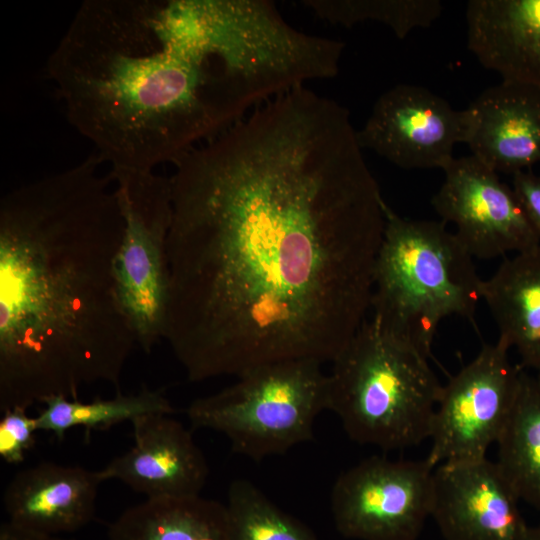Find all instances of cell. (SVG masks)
Instances as JSON below:
<instances>
[{
	"label": "cell",
	"instance_id": "cell-26",
	"mask_svg": "<svg viewBox=\"0 0 540 540\" xmlns=\"http://www.w3.org/2000/svg\"><path fill=\"white\" fill-rule=\"evenodd\" d=\"M523 540H540V523L529 527Z\"/></svg>",
	"mask_w": 540,
	"mask_h": 540
},
{
	"label": "cell",
	"instance_id": "cell-22",
	"mask_svg": "<svg viewBox=\"0 0 540 540\" xmlns=\"http://www.w3.org/2000/svg\"><path fill=\"white\" fill-rule=\"evenodd\" d=\"M303 4L332 24L351 27L374 21L400 39L417 28L430 27L442 12L438 0H307Z\"/></svg>",
	"mask_w": 540,
	"mask_h": 540
},
{
	"label": "cell",
	"instance_id": "cell-18",
	"mask_svg": "<svg viewBox=\"0 0 540 540\" xmlns=\"http://www.w3.org/2000/svg\"><path fill=\"white\" fill-rule=\"evenodd\" d=\"M108 540H230L225 504L198 496L147 498L108 527Z\"/></svg>",
	"mask_w": 540,
	"mask_h": 540
},
{
	"label": "cell",
	"instance_id": "cell-6",
	"mask_svg": "<svg viewBox=\"0 0 540 540\" xmlns=\"http://www.w3.org/2000/svg\"><path fill=\"white\" fill-rule=\"evenodd\" d=\"M314 360H289L240 375L186 409L192 427L223 434L235 453L255 461L284 454L313 437L327 410V374Z\"/></svg>",
	"mask_w": 540,
	"mask_h": 540
},
{
	"label": "cell",
	"instance_id": "cell-24",
	"mask_svg": "<svg viewBox=\"0 0 540 540\" xmlns=\"http://www.w3.org/2000/svg\"><path fill=\"white\" fill-rule=\"evenodd\" d=\"M512 188L528 219L540 233V176L531 170L512 175Z\"/></svg>",
	"mask_w": 540,
	"mask_h": 540
},
{
	"label": "cell",
	"instance_id": "cell-23",
	"mask_svg": "<svg viewBox=\"0 0 540 540\" xmlns=\"http://www.w3.org/2000/svg\"><path fill=\"white\" fill-rule=\"evenodd\" d=\"M27 411L14 407L4 411L0 420V456L8 464L23 462L26 452L35 444L37 420Z\"/></svg>",
	"mask_w": 540,
	"mask_h": 540
},
{
	"label": "cell",
	"instance_id": "cell-14",
	"mask_svg": "<svg viewBox=\"0 0 540 540\" xmlns=\"http://www.w3.org/2000/svg\"><path fill=\"white\" fill-rule=\"evenodd\" d=\"M463 111V143L487 167L514 175L540 163V89L502 80Z\"/></svg>",
	"mask_w": 540,
	"mask_h": 540
},
{
	"label": "cell",
	"instance_id": "cell-17",
	"mask_svg": "<svg viewBox=\"0 0 540 540\" xmlns=\"http://www.w3.org/2000/svg\"><path fill=\"white\" fill-rule=\"evenodd\" d=\"M481 299L519 366L540 371V245L506 258L482 280Z\"/></svg>",
	"mask_w": 540,
	"mask_h": 540
},
{
	"label": "cell",
	"instance_id": "cell-11",
	"mask_svg": "<svg viewBox=\"0 0 540 540\" xmlns=\"http://www.w3.org/2000/svg\"><path fill=\"white\" fill-rule=\"evenodd\" d=\"M464 131L463 110L424 87L398 84L376 100L357 138L400 168L444 170Z\"/></svg>",
	"mask_w": 540,
	"mask_h": 540
},
{
	"label": "cell",
	"instance_id": "cell-1",
	"mask_svg": "<svg viewBox=\"0 0 540 540\" xmlns=\"http://www.w3.org/2000/svg\"><path fill=\"white\" fill-rule=\"evenodd\" d=\"M174 165L164 340L188 379L332 362L370 309L387 204L349 111L300 86Z\"/></svg>",
	"mask_w": 540,
	"mask_h": 540
},
{
	"label": "cell",
	"instance_id": "cell-21",
	"mask_svg": "<svg viewBox=\"0 0 540 540\" xmlns=\"http://www.w3.org/2000/svg\"><path fill=\"white\" fill-rule=\"evenodd\" d=\"M225 506L230 540H319L248 480L236 479L230 484Z\"/></svg>",
	"mask_w": 540,
	"mask_h": 540
},
{
	"label": "cell",
	"instance_id": "cell-9",
	"mask_svg": "<svg viewBox=\"0 0 540 540\" xmlns=\"http://www.w3.org/2000/svg\"><path fill=\"white\" fill-rule=\"evenodd\" d=\"M434 467L372 456L342 472L330 494L338 532L354 540H417L431 516Z\"/></svg>",
	"mask_w": 540,
	"mask_h": 540
},
{
	"label": "cell",
	"instance_id": "cell-19",
	"mask_svg": "<svg viewBox=\"0 0 540 540\" xmlns=\"http://www.w3.org/2000/svg\"><path fill=\"white\" fill-rule=\"evenodd\" d=\"M497 444L499 470L519 500L540 511V384L525 370Z\"/></svg>",
	"mask_w": 540,
	"mask_h": 540
},
{
	"label": "cell",
	"instance_id": "cell-4",
	"mask_svg": "<svg viewBox=\"0 0 540 540\" xmlns=\"http://www.w3.org/2000/svg\"><path fill=\"white\" fill-rule=\"evenodd\" d=\"M473 259L442 220L402 217L386 204L371 318L429 358L442 320L474 323L482 279Z\"/></svg>",
	"mask_w": 540,
	"mask_h": 540
},
{
	"label": "cell",
	"instance_id": "cell-13",
	"mask_svg": "<svg viewBox=\"0 0 540 540\" xmlns=\"http://www.w3.org/2000/svg\"><path fill=\"white\" fill-rule=\"evenodd\" d=\"M133 446L99 470L103 481L115 479L147 498L198 496L209 468L190 431L166 414L131 421Z\"/></svg>",
	"mask_w": 540,
	"mask_h": 540
},
{
	"label": "cell",
	"instance_id": "cell-15",
	"mask_svg": "<svg viewBox=\"0 0 540 540\" xmlns=\"http://www.w3.org/2000/svg\"><path fill=\"white\" fill-rule=\"evenodd\" d=\"M102 482L99 471L79 466L41 462L23 469L4 491L7 521L52 535L78 531L94 519Z\"/></svg>",
	"mask_w": 540,
	"mask_h": 540
},
{
	"label": "cell",
	"instance_id": "cell-5",
	"mask_svg": "<svg viewBox=\"0 0 540 540\" xmlns=\"http://www.w3.org/2000/svg\"><path fill=\"white\" fill-rule=\"evenodd\" d=\"M327 374V410L348 437L392 451L430 438L443 385L428 357L365 319Z\"/></svg>",
	"mask_w": 540,
	"mask_h": 540
},
{
	"label": "cell",
	"instance_id": "cell-10",
	"mask_svg": "<svg viewBox=\"0 0 540 540\" xmlns=\"http://www.w3.org/2000/svg\"><path fill=\"white\" fill-rule=\"evenodd\" d=\"M432 205L473 258L493 259L540 245L512 187L472 155L454 158Z\"/></svg>",
	"mask_w": 540,
	"mask_h": 540
},
{
	"label": "cell",
	"instance_id": "cell-7",
	"mask_svg": "<svg viewBox=\"0 0 540 540\" xmlns=\"http://www.w3.org/2000/svg\"><path fill=\"white\" fill-rule=\"evenodd\" d=\"M110 173L124 219L116 270L119 296L137 345L149 354L164 339L166 327L171 179L154 171L111 169Z\"/></svg>",
	"mask_w": 540,
	"mask_h": 540
},
{
	"label": "cell",
	"instance_id": "cell-25",
	"mask_svg": "<svg viewBox=\"0 0 540 540\" xmlns=\"http://www.w3.org/2000/svg\"><path fill=\"white\" fill-rule=\"evenodd\" d=\"M0 540H75L60 535L35 532L15 526L8 521L0 527Z\"/></svg>",
	"mask_w": 540,
	"mask_h": 540
},
{
	"label": "cell",
	"instance_id": "cell-8",
	"mask_svg": "<svg viewBox=\"0 0 540 540\" xmlns=\"http://www.w3.org/2000/svg\"><path fill=\"white\" fill-rule=\"evenodd\" d=\"M510 347L498 338L443 385L425 458L434 468L487 457L515 406L523 368L509 359Z\"/></svg>",
	"mask_w": 540,
	"mask_h": 540
},
{
	"label": "cell",
	"instance_id": "cell-27",
	"mask_svg": "<svg viewBox=\"0 0 540 540\" xmlns=\"http://www.w3.org/2000/svg\"><path fill=\"white\" fill-rule=\"evenodd\" d=\"M536 379H537V381H538L539 384H540V371L537 372Z\"/></svg>",
	"mask_w": 540,
	"mask_h": 540
},
{
	"label": "cell",
	"instance_id": "cell-3",
	"mask_svg": "<svg viewBox=\"0 0 540 540\" xmlns=\"http://www.w3.org/2000/svg\"><path fill=\"white\" fill-rule=\"evenodd\" d=\"M97 153L0 202V410L97 382L119 390L137 345L122 306L124 219Z\"/></svg>",
	"mask_w": 540,
	"mask_h": 540
},
{
	"label": "cell",
	"instance_id": "cell-12",
	"mask_svg": "<svg viewBox=\"0 0 540 540\" xmlns=\"http://www.w3.org/2000/svg\"><path fill=\"white\" fill-rule=\"evenodd\" d=\"M519 498L487 457L434 469L431 516L444 540H523Z\"/></svg>",
	"mask_w": 540,
	"mask_h": 540
},
{
	"label": "cell",
	"instance_id": "cell-2",
	"mask_svg": "<svg viewBox=\"0 0 540 540\" xmlns=\"http://www.w3.org/2000/svg\"><path fill=\"white\" fill-rule=\"evenodd\" d=\"M328 67L324 39L267 0H86L47 61L70 124L111 169L136 171Z\"/></svg>",
	"mask_w": 540,
	"mask_h": 540
},
{
	"label": "cell",
	"instance_id": "cell-20",
	"mask_svg": "<svg viewBox=\"0 0 540 540\" xmlns=\"http://www.w3.org/2000/svg\"><path fill=\"white\" fill-rule=\"evenodd\" d=\"M42 404L44 407L36 416L38 430L52 433L59 441L74 427H83L89 433L147 414L172 415L175 412L163 390L147 388L134 394L117 391L113 398L91 402L57 395Z\"/></svg>",
	"mask_w": 540,
	"mask_h": 540
},
{
	"label": "cell",
	"instance_id": "cell-16",
	"mask_svg": "<svg viewBox=\"0 0 540 540\" xmlns=\"http://www.w3.org/2000/svg\"><path fill=\"white\" fill-rule=\"evenodd\" d=\"M467 44L502 80L540 89V0H471Z\"/></svg>",
	"mask_w": 540,
	"mask_h": 540
}]
</instances>
